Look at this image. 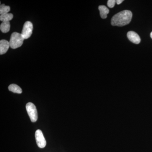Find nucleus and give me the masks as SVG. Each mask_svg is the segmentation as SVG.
<instances>
[{"instance_id":"nucleus-5","label":"nucleus","mask_w":152,"mask_h":152,"mask_svg":"<svg viewBox=\"0 0 152 152\" xmlns=\"http://www.w3.org/2000/svg\"><path fill=\"white\" fill-rule=\"evenodd\" d=\"M35 139L37 145L39 148H43L46 146V141L42 131L37 130L35 132Z\"/></svg>"},{"instance_id":"nucleus-2","label":"nucleus","mask_w":152,"mask_h":152,"mask_svg":"<svg viewBox=\"0 0 152 152\" xmlns=\"http://www.w3.org/2000/svg\"><path fill=\"white\" fill-rule=\"evenodd\" d=\"M25 39L21 34L14 32L12 34L10 39V46L12 49H15L20 48L22 45Z\"/></svg>"},{"instance_id":"nucleus-3","label":"nucleus","mask_w":152,"mask_h":152,"mask_svg":"<svg viewBox=\"0 0 152 152\" xmlns=\"http://www.w3.org/2000/svg\"><path fill=\"white\" fill-rule=\"evenodd\" d=\"M26 109L32 122H35L38 119V113L35 105L31 102L26 104Z\"/></svg>"},{"instance_id":"nucleus-9","label":"nucleus","mask_w":152,"mask_h":152,"mask_svg":"<svg viewBox=\"0 0 152 152\" xmlns=\"http://www.w3.org/2000/svg\"><path fill=\"white\" fill-rule=\"evenodd\" d=\"M10 29V22H2L0 26V29L2 32H8Z\"/></svg>"},{"instance_id":"nucleus-8","label":"nucleus","mask_w":152,"mask_h":152,"mask_svg":"<svg viewBox=\"0 0 152 152\" xmlns=\"http://www.w3.org/2000/svg\"><path fill=\"white\" fill-rule=\"evenodd\" d=\"M99 10L101 18L102 19H106L109 13V9L106 6L100 5L99 7Z\"/></svg>"},{"instance_id":"nucleus-14","label":"nucleus","mask_w":152,"mask_h":152,"mask_svg":"<svg viewBox=\"0 0 152 152\" xmlns=\"http://www.w3.org/2000/svg\"><path fill=\"white\" fill-rule=\"evenodd\" d=\"M123 1H124L123 0H117V1H116V2L118 5H119L120 4H121Z\"/></svg>"},{"instance_id":"nucleus-7","label":"nucleus","mask_w":152,"mask_h":152,"mask_svg":"<svg viewBox=\"0 0 152 152\" xmlns=\"http://www.w3.org/2000/svg\"><path fill=\"white\" fill-rule=\"evenodd\" d=\"M10 46V42L6 40H1L0 41V54H5L8 50Z\"/></svg>"},{"instance_id":"nucleus-11","label":"nucleus","mask_w":152,"mask_h":152,"mask_svg":"<svg viewBox=\"0 0 152 152\" xmlns=\"http://www.w3.org/2000/svg\"><path fill=\"white\" fill-rule=\"evenodd\" d=\"M13 18V15L11 13H6L1 15L0 20L2 22H10Z\"/></svg>"},{"instance_id":"nucleus-10","label":"nucleus","mask_w":152,"mask_h":152,"mask_svg":"<svg viewBox=\"0 0 152 152\" xmlns=\"http://www.w3.org/2000/svg\"><path fill=\"white\" fill-rule=\"evenodd\" d=\"M8 89L9 91H10L14 93H17V94H21L23 92L22 89L20 88V87L14 84L10 85L8 87Z\"/></svg>"},{"instance_id":"nucleus-13","label":"nucleus","mask_w":152,"mask_h":152,"mask_svg":"<svg viewBox=\"0 0 152 152\" xmlns=\"http://www.w3.org/2000/svg\"><path fill=\"white\" fill-rule=\"evenodd\" d=\"M116 1L115 0H108L107 1V6L109 8H113L115 5V4Z\"/></svg>"},{"instance_id":"nucleus-15","label":"nucleus","mask_w":152,"mask_h":152,"mask_svg":"<svg viewBox=\"0 0 152 152\" xmlns=\"http://www.w3.org/2000/svg\"><path fill=\"white\" fill-rule=\"evenodd\" d=\"M150 36H151V38L152 39V32L151 33V34H150Z\"/></svg>"},{"instance_id":"nucleus-6","label":"nucleus","mask_w":152,"mask_h":152,"mask_svg":"<svg viewBox=\"0 0 152 152\" xmlns=\"http://www.w3.org/2000/svg\"><path fill=\"white\" fill-rule=\"evenodd\" d=\"M127 37L131 42L136 44H138L140 42L141 39L140 36L135 32L131 31L127 33Z\"/></svg>"},{"instance_id":"nucleus-4","label":"nucleus","mask_w":152,"mask_h":152,"mask_svg":"<svg viewBox=\"0 0 152 152\" xmlns=\"http://www.w3.org/2000/svg\"><path fill=\"white\" fill-rule=\"evenodd\" d=\"M33 30V24L30 21L25 23L22 31L21 34L25 39H28L31 37L32 34Z\"/></svg>"},{"instance_id":"nucleus-12","label":"nucleus","mask_w":152,"mask_h":152,"mask_svg":"<svg viewBox=\"0 0 152 152\" xmlns=\"http://www.w3.org/2000/svg\"><path fill=\"white\" fill-rule=\"evenodd\" d=\"M10 11V6H6L4 4H1L0 6V14L1 15L6 13H8Z\"/></svg>"},{"instance_id":"nucleus-1","label":"nucleus","mask_w":152,"mask_h":152,"mask_svg":"<svg viewBox=\"0 0 152 152\" xmlns=\"http://www.w3.org/2000/svg\"><path fill=\"white\" fill-rule=\"evenodd\" d=\"M132 17V13L130 11L126 10L121 11L112 18L111 24L113 26H124L130 23Z\"/></svg>"}]
</instances>
